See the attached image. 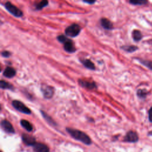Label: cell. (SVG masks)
I'll list each match as a JSON object with an SVG mask.
<instances>
[{"instance_id":"cell-7","label":"cell","mask_w":152,"mask_h":152,"mask_svg":"<svg viewBox=\"0 0 152 152\" xmlns=\"http://www.w3.org/2000/svg\"><path fill=\"white\" fill-rule=\"evenodd\" d=\"M138 140H139L138 134H137V132L132 131H130L128 132L124 138V141L130 143H135Z\"/></svg>"},{"instance_id":"cell-27","label":"cell","mask_w":152,"mask_h":152,"mask_svg":"<svg viewBox=\"0 0 152 152\" xmlns=\"http://www.w3.org/2000/svg\"><path fill=\"white\" fill-rule=\"evenodd\" d=\"M149 134H150V135H152V131H151V132H150L149 133Z\"/></svg>"},{"instance_id":"cell-19","label":"cell","mask_w":152,"mask_h":152,"mask_svg":"<svg viewBox=\"0 0 152 152\" xmlns=\"http://www.w3.org/2000/svg\"><path fill=\"white\" fill-rule=\"evenodd\" d=\"M148 94V92L146 89H139L137 92V95L140 99H144Z\"/></svg>"},{"instance_id":"cell-17","label":"cell","mask_w":152,"mask_h":152,"mask_svg":"<svg viewBox=\"0 0 152 152\" xmlns=\"http://www.w3.org/2000/svg\"><path fill=\"white\" fill-rule=\"evenodd\" d=\"M132 35L133 39L136 42L140 41V40H142V39L143 38L141 32L139 31V30H134L132 32Z\"/></svg>"},{"instance_id":"cell-13","label":"cell","mask_w":152,"mask_h":152,"mask_svg":"<svg viewBox=\"0 0 152 152\" xmlns=\"http://www.w3.org/2000/svg\"><path fill=\"white\" fill-rule=\"evenodd\" d=\"M35 152H49V148L45 144L42 143H36L33 146Z\"/></svg>"},{"instance_id":"cell-22","label":"cell","mask_w":152,"mask_h":152,"mask_svg":"<svg viewBox=\"0 0 152 152\" xmlns=\"http://www.w3.org/2000/svg\"><path fill=\"white\" fill-rule=\"evenodd\" d=\"M40 112H41L42 116H43V118L47 121V122H48L50 124H51L52 125L55 124V123L54 122V121L52 120V119L48 114H47L46 113H45V112H43L42 111H40Z\"/></svg>"},{"instance_id":"cell-23","label":"cell","mask_w":152,"mask_h":152,"mask_svg":"<svg viewBox=\"0 0 152 152\" xmlns=\"http://www.w3.org/2000/svg\"><path fill=\"white\" fill-rule=\"evenodd\" d=\"M139 61L143 66H146V67H147L149 69H150L151 70H152V61H146V60H143V59H139Z\"/></svg>"},{"instance_id":"cell-8","label":"cell","mask_w":152,"mask_h":152,"mask_svg":"<svg viewBox=\"0 0 152 152\" xmlns=\"http://www.w3.org/2000/svg\"><path fill=\"white\" fill-rule=\"evenodd\" d=\"M79 83L80 85V86L87 89L89 90H93L97 88L96 83L95 82H89L87 80H79Z\"/></svg>"},{"instance_id":"cell-20","label":"cell","mask_w":152,"mask_h":152,"mask_svg":"<svg viewBox=\"0 0 152 152\" xmlns=\"http://www.w3.org/2000/svg\"><path fill=\"white\" fill-rule=\"evenodd\" d=\"M48 1H46V0H44V1H42L40 2H39V3H38L35 7H36V10H40L42 8H43L44 7H47L48 5Z\"/></svg>"},{"instance_id":"cell-16","label":"cell","mask_w":152,"mask_h":152,"mask_svg":"<svg viewBox=\"0 0 152 152\" xmlns=\"http://www.w3.org/2000/svg\"><path fill=\"white\" fill-rule=\"evenodd\" d=\"M0 87L2 89H8L11 90H13L14 89L13 86L11 84L3 80H1V82H0Z\"/></svg>"},{"instance_id":"cell-21","label":"cell","mask_w":152,"mask_h":152,"mask_svg":"<svg viewBox=\"0 0 152 152\" xmlns=\"http://www.w3.org/2000/svg\"><path fill=\"white\" fill-rule=\"evenodd\" d=\"M129 3L133 5L142 6L147 4L148 2L147 1H144V0H131V1H129Z\"/></svg>"},{"instance_id":"cell-4","label":"cell","mask_w":152,"mask_h":152,"mask_svg":"<svg viewBox=\"0 0 152 152\" xmlns=\"http://www.w3.org/2000/svg\"><path fill=\"white\" fill-rule=\"evenodd\" d=\"M12 106H13V108L16 109L17 111L25 114L29 115L31 114V111L30 109L27 107V106L22 102L17 100H14L12 102Z\"/></svg>"},{"instance_id":"cell-26","label":"cell","mask_w":152,"mask_h":152,"mask_svg":"<svg viewBox=\"0 0 152 152\" xmlns=\"http://www.w3.org/2000/svg\"><path fill=\"white\" fill-rule=\"evenodd\" d=\"M84 3H87V4H94L95 3H96L95 1H83Z\"/></svg>"},{"instance_id":"cell-10","label":"cell","mask_w":152,"mask_h":152,"mask_svg":"<svg viewBox=\"0 0 152 152\" xmlns=\"http://www.w3.org/2000/svg\"><path fill=\"white\" fill-rule=\"evenodd\" d=\"M22 140L23 142L28 146H34L36 143L33 137L26 134L22 135Z\"/></svg>"},{"instance_id":"cell-9","label":"cell","mask_w":152,"mask_h":152,"mask_svg":"<svg viewBox=\"0 0 152 152\" xmlns=\"http://www.w3.org/2000/svg\"><path fill=\"white\" fill-rule=\"evenodd\" d=\"M1 127L7 133L14 134L15 133V130L12 126V124L6 119H4L1 121Z\"/></svg>"},{"instance_id":"cell-14","label":"cell","mask_w":152,"mask_h":152,"mask_svg":"<svg viewBox=\"0 0 152 152\" xmlns=\"http://www.w3.org/2000/svg\"><path fill=\"white\" fill-rule=\"evenodd\" d=\"M81 62L83 65L87 69L90 70H95L96 69L95 66L92 61L89 59H84L83 60H81Z\"/></svg>"},{"instance_id":"cell-12","label":"cell","mask_w":152,"mask_h":152,"mask_svg":"<svg viewBox=\"0 0 152 152\" xmlns=\"http://www.w3.org/2000/svg\"><path fill=\"white\" fill-rule=\"evenodd\" d=\"M100 23L102 27L106 30H112L114 28L112 23L108 19H106V18L101 19L100 20Z\"/></svg>"},{"instance_id":"cell-2","label":"cell","mask_w":152,"mask_h":152,"mask_svg":"<svg viewBox=\"0 0 152 152\" xmlns=\"http://www.w3.org/2000/svg\"><path fill=\"white\" fill-rule=\"evenodd\" d=\"M82 30V28L78 24H72L67 27L65 30L66 35L70 38L77 36Z\"/></svg>"},{"instance_id":"cell-18","label":"cell","mask_w":152,"mask_h":152,"mask_svg":"<svg viewBox=\"0 0 152 152\" xmlns=\"http://www.w3.org/2000/svg\"><path fill=\"white\" fill-rule=\"evenodd\" d=\"M121 48L127 52H133L138 50V47L134 45H124Z\"/></svg>"},{"instance_id":"cell-6","label":"cell","mask_w":152,"mask_h":152,"mask_svg":"<svg viewBox=\"0 0 152 152\" xmlns=\"http://www.w3.org/2000/svg\"><path fill=\"white\" fill-rule=\"evenodd\" d=\"M64 50L68 53H74L76 51V49L74 47L73 40L68 38L63 43Z\"/></svg>"},{"instance_id":"cell-15","label":"cell","mask_w":152,"mask_h":152,"mask_svg":"<svg viewBox=\"0 0 152 152\" xmlns=\"http://www.w3.org/2000/svg\"><path fill=\"white\" fill-rule=\"evenodd\" d=\"M21 126L27 131H32L33 130V127L28 121L25 119H22L20 121Z\"/></svg>"},{"instance_id":"cell-5","label":"cell","mask_w":152,"mask_h":152,"mask_svg":"<svg viewBox=\"0 0 152 152\" xmlns=\"http://www.w3.org/2000/svg\"><path fill=\"white\" fill-rule=\"evenodd\" d=\"M40 90L43 97L45 99H51L53 97L55 92L54 88L53 87L49 85L43 84L41 86Z\"/></svg>"},{"instance_id":"cell-1","label":"cell","mask_w":152,"mask_h":152,"mask_svg":"<svg viewBox=\"0 0 152 152\" xmlns=\"http://www.w3.org/2000/svg\"><path fill=\"white\" fill-rule=\"evenodd\" d=\"M66 130L74 139L82 142L83 143L87 145H90L92 143L89 137L84 132L70 128H67Z\"/></svg>"},{"instance_id":"cell-25","label":"cell","mask_w":152,"mask_h":152,"mask_svg":"<svg viewBox=\"0 0 152 152\" xmlns=\"http://www.w3.org/2000/svg\"><path fill=\"white\" fill-rule=\"evenodd\" d=\"M149 119L150 122L152 123V107H151L149 111Z\"/></svg>"},{"instance_id":"cell-3","label":"cell","mask_w":152,"mask_h":152,"mask_svg":"<svg viewBox=\"0 0 152 152\" xmlns=\"http://www.w3.org/2000/svg\"><path fill=\"white\" fill-rule=\"evenodd\" d=\"M4 7L10 14H11L13 16L15 17H21L23 16V11L20 9L17 8L16 6L13 5L9 1L6 2L5 3Z\"/></svg>"},{"instance_id":"cell-11","label":"cell","mask_w":152,"mask_h":152,"mask_svg":"<svg viewBox=\"0 0 152 152\" xmlns=\"http://www.w3.org/2000/svg\"><path fill=\"white\" fill-rule=\"evenodd\" d=\"M16 74V71L14 68L11 67H7L3 71V75L6 78L11 79L14 77Z\"/></svg>"},{"instance_id":"cell-24","label":"cell","mask_w":152,"mask_h":152,"mask_svg":"<svg viewBox=\"0 0 152 152\" xmlns=\"http://www.w3.org/2000/svg\"><path fill=\"white\" fill-rule=\"evenodd\" d=\"M11 52L7 51H4L1 52V55L5 58H8L11 56Z\"/></svg>"}]
</instances>
